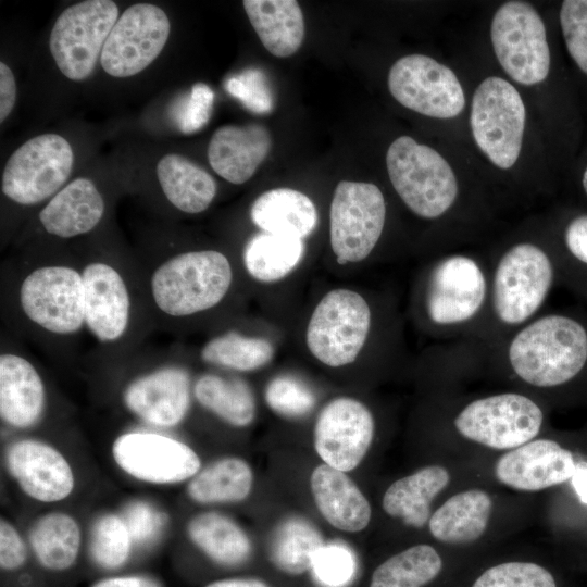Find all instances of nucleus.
Wrapping results in <instances>:
<instances>
[{"label":"nucleus","mask_w":587,"mask_h":587,"mask_svg":"<svg viewBox=\"0 0 587 587\" xmlns=\"http://www.w3.org/2000/svg\"><path fill=\"white\" fill-rule=\"evenodd\" d=\"M388 88L400 104L430 117H454L465 105L462 86L453 71L424 54L397 60L388 74Z\"/></svg>","instance_id":"nucleus-12"},{"label":"nucleus","mask_w":587,"mask_h":587,"mask_svg":"<svg viewBox=\"0 0 587 587\" xmlns=\"http://www.w3.org/2000/svg\"><path fill=\"white\" fill-rule=\"evenodd\" d=\"M232 279V266L223 253L189 251L168 259L154 271L151 292L162 312L187 316L216 305Z\"/></svg>","instance_id":"nucleus-2"},{"label":"nucleus","mask_w":587,"mask_h":587,"mask_svg":"<svg viewBox=\"0 0 587 587\" xmlns=\"http://www.w3.org/2000/svg\"><path fill=\"white\" fill-rule=\"evenodd\" d=\"M271 146L270 132L262 125H225L213 133L208 160L217 175L240 185L253 176Z\"/></svg>","instance_id":"nucleus-22"},{"label":"nucleus","mask_w":587,"mask_h":587,"mask_svg":"<svg viewBox=\"0 0 587 587\" xmlns=\"http://www.w3.org/2000/svg\"><path fill=\"white\" fill-rule=\"evenodd\" d=\"M449 472L441 465H428L394 482L385 491L382 505L386 514L421 528L430 519V503L446 488Z\"/></svg>","instance_id":"nucleus-29"},{"label":"nucleus","mask_w":587,"mask_h":587,"mask_svg":"<svg viewBox=\"0 0 587 587\" xmlns=\"http://www.w3.org/2000/svg\"><path fill=\"white\" fill-rule=\"evenodd\" d=\"M80 542L78 523L63 512L40 516L29 530L30 550L37 566L51 575H62L75 567Z\"/></svg>","instance_id":"nucleus-28"},{"label":"nucleus","mask_w":587,"mask_h":587,"mask_svg":"<svg viewBox=\"0 0 587 587\" xmlns=\"http://www.w3.org/2000/svg\"><path fill=\"white\" fill-rule=\"evenodd\" d=\"M5 464L22 491L36 501H61L74 489L68 461L46 442L35 439L13 442L7 450Z\"/></svg>","instance_id":"nucleus-18"},{"label":"nucleus","mask_w":587,"mask_h":587,"mask_svg":"<svg viewBox=\"0 0 587 587\" xmlns=\"http://www.w3.org/2000/svg\"><path fill=\"white\" fill-rule=\"evenodd\" d=\"M123 399L126 408L146 423L176 426L189 410V375L176 366L159 369L132 382Z\"/></svg>","instance_id":"nucleus-20"},{"label":"nucleus","mask_w":587,"mask_h":587,"mask_svg":"<svg viewBox=\"0 0 587 587\" xmlns=\"http://www.w3.org/2000/svg\"><path fill=\"white\" fill-rule=\"evenodd\" d=\"M118 17V7L111 0L78 2L59 15L50 33L49 48L65 77L78 82L92 74Z\"/></svg>","instance_id":"nucleus-4"},{"label":"nucleus","mask_w":587,"mask_h":587,"mask_svg":"<svg viewBox=\"0 0 587 587\" xmlns=\"http://www.w3.org/2000/svg\"><path fill=\"white\" fill-rule=\"evenodd\" d=\"M583 187H584L585 192L587 193V167L583 175Z\"/></svg>","instance_id":"nucleus-53"},{"label":"nucleus","mask_w":587,"mask_h":587,"mask_svg":"<svg viewBox=\"0 0 587 587\" xmlns=\"http://www.w3.org/2000/svg\"><path fill=\"white\" fill-rule=\"evenodd\" d=\"M554 271L549 257L532 243H519L501 258L494 279V307L507 324L532 316L545 301Z\"/></svg>","instance_id":"nucleus-11"},{"label":"nucleus","mask_w":587,"mask_h":587,"mask_svg":"<svg viewBox=\"0 0 587 587\" xmlns=\"http://www.w3.org/2000/svg\"><path fill=\"white\" fill-rule=\"evenodd\" d=\"M374 430V419L365 404L339 397L328 402L316 419L314 449L323 463L347 473L366 455Z\"/></svg>","instance_id":"nucleus-16"},{"label":"nucleus","mask_w":587,"mask_h":587,"mask_svg":"<svg viewBox=\"0 0 587 587\" xmlns=\"http://www.w3.org/2000/svg\"><path fill=\"white\" fill-rule=\"evenodd\" d=\"M573 454L551 439L530 440L499 458L497 479L516 490L537 491L572 478Z\"/></svg>","instance_id":"nucleus-19"},{"label":"nucleus","mask_w":587,"mask_h":587,"mask_svg":"<svg viewBox=\"0 0 587 587\" xmlns=\"http://www.w3.org/2000/svg\"><path fill=\"white\" fill-rule=\"evenodd\" d=\"M303 252L302 239L263 232L247 242L243 262L254 279L272 283L287 276L300 263Z\"/></svg>","instance_id":"nucleus-36"},{"label":"nucleus","mask_w":587,"mask_h":587,"mask_svg":"<svg viewBox=\"0 0 587 587\" xmlns=\"http://www.w3.org/2000/svg\"><path fill=\"white\" fill-rule=\"evenodd\" d=\"M486 282L477 263L463 255L441 261L433 271L427 312L437 324H455L474 316L484 302Z\"/></svg>","instance_id":"nucleus-17"},{"label":"nucleus","mask_w":587,"mask_h":587,"mask_svg":"<svg viewBox=\"0 0 587 587\" xmlns=\"http://www.w3.org/2000/svg\"><path fill=\"white\" fill-rule=\"evenodd\" d=\"M250 216L264 233L297 239L309 236L317 223L312 200L291 188H275L260 195Z\"/></svg>","instance_id":"nucleus-26"},{"label":"nucleus","mask_w":587,"mask_h":587,"mask_svg":"<svg viewBox=\"0 0 587 587\" xmlns=\"http://www.w3.org/2000/svg\"><path fill=\"white\" fill-rule=\"evenodd\" d=\"M133 539L122 516L104 514L91 529L89 558L103 572L115 573L127 565L133 550Z\"/></svg>","instance_id":"nucleus-39"},{"label":"nucleus","mask_w":587,"mask_h":587,"mask_svg":"<svg viewBox=\"0 0 587 587\" xmlns=\"http://www.w3.org/2000/svg\"><path fill=\"white\" fill-rule=\"evenodd\" d=\"M45 386L35 366L14 353L0 357V415L12 427L28 428L40 419Z\"/></svg>","instance_id":"nucleus-24"},{"label":"nucleus","mask_w":587,"mask_h":587,"mask_svg":"<svg viewBox=\"0 0 587 587\" xmlns=\"http://www.w3.org/2000/svg\"><path fill=\"white\" fill-rule=\"evenodd\" d=\"M310 487L319 512L333 527L358 533L370 524V502L346 472L322 463L312 471Z\"/></svg>","instance_id":"nucleus-23"},{"label":"nucleus","mask_w":587,"mask_h":587,"mask_svg":"<svg viewBox=\"0 0 587 587\" xmlns=\"http://www.w3.org/2000/svg\"><path fill=\"white\" fill-rule=\"evenodd\" d=\"M385 217V199L376 185L339 182L329 213L330 245L337 262L364 260L382 235Z\"/></svg>","instance_id":"nucleus-8"},{"label":"nucleus","mask_w":587,"mask_h":587,"mask_svg":"<svg viewBox=\"0 0 587 587\" xmlns=\"http://www.w3.org/2000/svg\"><path fill=\"white\" fill-rule=\"evenodd\" d=\"M564 242L571 255L587 266V214L578 215L567 224Z\"/></svg>","instance_id":"nucleus-48"},{"label":"nucleus","mask_w":587,"mask_h":587,"mask_svg":"<svg viewBox=\"0 0 587 587\" xmlns=\"http://www.w3.org/2000/svg\"><path fill=\"white\" fill-rule=\"evenodd\" d=\"M20 302L32 322L53 334L76 333L85 323L83 277L68 266L33 271L21 285Z\"/></svg>","instance_id":"nucleus-13"},{"label":"nucleus","mask_w":587,"mask_h":587,"mask_svg":"<svg viewBox=\"0 0 587 587\" xmlns=\"http://www.w3.org/2000/svg\"><path fill=\"white\" fill-rule=\"evenodd\" d=\"M103 212L104 201L95 184L78 177L51 198L39 220L47 233L70 238L93 229Z\"/></svg>","instance_id":"nucleus-25"},{"label":"nucleus","mask_w":587,"mask_h":587,"mask_svg":"<svg viewBox=\"0 0 587 587\" xmlns=\"http://www.w3.org/2000/svg\"><path fill=\"white\" fill-rule=\"evenodd\" d=\"M442 560L429 545L412 546L380 563L369 587H423L441 571Z\"/></svg>","instance_id":"nucleus-37"},{"label":"nucleus","mask_w":587,"mask_h":587,"mask_svg":"<svg viewBox=\"0 0 587 587\" xmlns=\"http://www.w3.org/2000/svg\"><path fill=\"white\" fill-rule=\"evenodd\" d=\"M90 587H165L163 582L147 573L111 574L96 580Z\"/></svg>","instance_id":"nucleus-49"},{"label":"nucleus","mask_w":587,"mask_h":587,"mask_svg":"<svg viewBox=\"0 0 587 587\" xmlns=\"http://www.w3.org/2000/svg\"><path fill=\"white\" fill-rule=\"evenodd\" d=\"M74 154L57 134L36 136L9 158L2 174V192L16 203L36 204L55 193L71 175Z\"/></svg>","instance_id":"nucleus-9"},{"label":"nucleus","mask_w":587,"mask_h":587,"mask_svg":"<svg viewBox=\"0 0 587 587\" xmlns=\"http://www.w3.org/2000/svg\"><path fill=\"white\" fill-rule=\"evenodd\" d=\"M112 454L126 474L157 485L191 479L201 467L199 455L188 445L152 432L122 434L112 446Z\"/></svg>","instance_id":"nucleus-15"},{"label":"nucleus","mask_w":587,"mask_h":587,"mask_svg":"<svg viewBox=\"0 0 587 587\" xmlns=\"http://www.w3.org/2000/svg\"><path fill=\"white\" fill-rule=\"evenodd\" d=\"M311 572L328 587H340L349 582L354 572L353 557L342 546H323L316 553Z\"/></svg>","instance_id":"nucleus-45"},{"label":"nucleus","mask_w":587,"mask_h":587,"mask_svg":"<svg viewBox=\"0 0 587 587\" xmlns=\"http://www.w3.org/2000/svg\"><path fill=\"white\" fill-rule=\"evenodd\" d=\"M525 107L509 82L490 76L477 87L471 107V128L478 148L498 167L516 162L525 127Z\"/></svg>","instance_id":"nucleus-5"},{"label":"nucleus","mask_w":587,"mask_h":587,"mask_svg":"<svg viewBox=\"0 0 587 587\" xmlns=\"http://www.w3.org/2000/svg\"><path fill=\"white\" fill-rule=\"evenodd\" d=\"M134 544L147 545L161 532L163 519L161 512L146 501H134L126 505L123 513Z\"/></svg>","instance_id":"nucleus-46"},{"label":"nucleus","mask_w":587,"mask_h":587,"mask_svg":"<svg viewBox=\"0 0 587 587\" xmlns=\"http://www.w3.org/2000/svg\"><path fill=\"white\" fill-rule=\"evenodd\" d=\"M28 548L17 529L7 520L0 522V567L5 575H11L27 567Z\"/></svg>","instance_id":"nucleus-47"},{"label":"nucleus","mask_w":587,"mask_h":587,"mask_svg":"<svg viewBox=\"0 0 587 587\" xmlns=\"http://www.w3.org/2000/svg\"><path fill=\"white\" fill-rule=\"evenodd\" d=\"M85 324L102 342L118 339L127 328L130 301L124 279L111 265L89 263L82 273Z\"/></svg>","instance_id":"nucleus-21"},{"label":"nucleus","mask_w":587,"mask_h":587,"mask_svg":"<svg viewBox=\"0 0 587 587\" xmlns=\"http://www.w3.org/2000/svg\"><path fill=\"white\" fill-rule=\"evenodd\" d=\"M560 23L571 57L587 74V0L564 1Z\"/></svg>","instance_id":"nucleus-43"},{"label":"nucleus","mask_w":587,"mask_h":587,"mask_svg":"<svg viewBox=\"0 0 587 587\" xmlns=\"http://www.w3.org/2000/svg\"><path fill=\"white\" fill-rule=\"evenodd\" d=\"M171 32L166 13L158 5L137 3L114 24L101 52L107 74L124 78L148 67L163 50Z\"/></svg>","instance_id":"nucleus-14"},{"label":"nucleus","mask_w":587,"mask_h":587,"mask_svg":"<svg viewBox=\"0 0 587 587\" xmlns=\"http://www.w3.org/2000/svg\"><path fill=\"white\" fill-rule=\"evenodd\" d=\"M386 164L395 190L416 215L435 218L453 204L458 195L455 175L433 148L401 136L389 146Z\"/></svg>","instance_id":"nucleus-3"},{"label":"nucleus","mask_w":587,"mask_h":587,"mask_svg":"<svg viewBox=\"0 0 587 587\" xmlns=\"http://www.w3.org/2000/svg\"><path fill=\"white\" fill-rule=\"evenodd\" d=\"M226 91L254 113H268L274 107V97L264 73L258 68H246L226 79Z\"/></svg>","instance_id":"nucleus-42"},{"label":"nucleus","mask_w":587,"mask_h":587,"mask_svg":"<svg viewBox=\"0 0 587 587\" xmlns=\"http://www.w3.org/2000/svg\"><path fill=\"white\" fill-rule=\"evenodd\" d=\"M491 510L492 501L484 490L455 494L430 515L429 532L435 539L446 544L475 541L486 530Z\"/></svg>","instance_id":"nucleus-31"},{"label":"nucleus","mask_w":587,"mask_h":587,"mask_svg":"<svg viewBox=\"0 0 587 587\" xmlns=\"http://www.w3.org/2000/svg\"><path fill=\"white\" fill-rule=\"evenodd\" d=\"M369 304L358 292L335 289L315 307L307 329V345L322 363L338 367L353 362L367 338Z\"/></svg>","instance_id":"nucleus-7"},{"label":"nucleus","mask_w":587,"mask_h":587,"mask_svg":"<svg viewBox=\"0 0 587 587\" xmlns=\"http://www.w3.org/2000/svg\"><path fill=\"white\" fill-rule=\"evenodd\" d=\"M267 405L286 417H300L308 414L315 404L313 391L301 380L282 375L273 378L264 392Z\"/></svg>","instance_id":"nucleus-41"},{"label":"nucleus","mask_w":587,"mask_h":587,"mask_svg":"<svg viewBox=\"0 0 587 587\" xmlns=\"http://www.w3.org/2000/svg\"><path fill=\"white\" fill-rule=\"evenodd\" d=\"M491 42L505 73L522 85L542 82L550 68L546 28L537 11L523 1H509L495 13Z\"/></svg>","instance_id":"nucleus-6"},{"label":"nucleus","mask_w":587,"mask_h":587,"mask_svg":"<svg viewBox=\"0 0 587 587\" xmlns=\"http://www.w3.org/2000/svg\"><path fill=\"white\" fill-rule=\"evenodd\" d=\"M571 480L579 500L587 504V469L576 466Z\"/></svg>","instance_id":"nucleus-52"},{"label":"nucleus","mask_w":587,"mask_h":587,"mask_svg":"<svg viewBox=\"0 0 587 587\" xmlns=\"http://www.w3.org/2000/svg\"><path fill=\"white\" fill-rule=\"evenodd\" d=\"M509 359L514 372L530 385L566 384L587 365V327L567 315L544 316L514 337Z\"/></svg>","instance_id":"nucleus-1"},{"label":"nucleus","mask_w":587,"mask_h":587,"mask_svg":"<svg viewBox=\"0 0 587 587\" xmlns=\"http://www.w3.org/2000/svg\"><path fill=\"white\" fill-rule=\"evenodd\" d=\"M193 394L203 408L232 426L246 427L255 417L254 397L243 380L205 374L196 382Z\"/></svg>","instance_id":"nucleus-35"},{"label":"nucleus","mask_w":587,"mask_h":587,"mask_svg":"<svg viewBox=\"0 0 587 587\" xmlns=\"http://www.w3.org/2000/svg\"><path fill=\"white\" fill-rule=\"evenodd\" d=\"M214 103L213 90L203 83H197L188 95L177 101L173 118L184 134H193L209 122Z\"/></svg>","instance_id":"nucleus-44"},{"label":"nucleus","mask_w":587,"mask_h":587,"mask_svg":"<svg viewBox=\"0 0 587 587\" xmlns=\"http://www.w3.org/2000/svg\"><path fill=\"white\" fill-rule=\"evenodd\" d=\"M541 409L519 394L477 399L455 417L454 426L465 438L486 447L505 450L530 441L540 430Z\"/></svg>","instance_id":"nucleus-10"},{"label":"nucleus","mask_w":587,"mask_h":587,"mask_svg":"<svg viewBox=\"0 0 587 587\" xmlns=\"http://www.w3.org/2000/svg\"><path fill=\"white\" fill-rule=\"evenodd\" d=\"M203 587H271L264 579L254 576H229L214 579Z\"/></svg>","instance_id":"nucleus-51"},{"label":"nucleus","mask_w":587,"mask_h":587,"mask_svg":"<svg viewBox=\"0 0 587 587\" xmlns=\"http://www.w3.org/2000/svg\"><path fill=\"white\" fill-rule=\"evenodd\" d=\"M16 98V84L11 68L0 63V122L12 112Z\"/></svg>","instance_id":"nucleus-50"},{"label":"nucleus","mask_w":587,"mask_h":587,"mask_svg":"<svg viewBox=\"0 0 587 587\" xmlns=\"http://www.w3.org/2000/svg\"><path fill=\"white\" fill-rule=\"evenodd\" d=\"M323 546L321 533L310 521L289 516L274 529L268 558L280 572L298 576L311 571L314 558Z\"/></svg>","instance_id":"nucleus-34"},{"label":"nucleus","mask_w":587,"mask_h":587,"mask_svg":"<svg viewBox=\"0 0 587 587\" xmlns=\"http://www.w3.org/2000/svg\"><path fill=\"white\" fill-rule=\"evenodd\" d=\"M472 587H557V584L541 565L515 561L487 569Z\"/></svg>","instance_id":"nucleus-40"},{"label":"nucleus","mask_w":587,"mask_h":587,"mask_svg":"<svg viewBox=\"0 0 587 587\" xmlns=\"http://www.w3.org/2000/svg\"><path fill=\"white\" fill-rule=\"evenodd\" d=\"M253 472L239 457L218 459L200 470L187 486L188 497L201 504L235 503L251 492Z\"/></svg>","instance_id":"nucleus-33"},{"label":"nucleus","mask_w":587,"mask_h":587,"mask_svg":"<svg viewBox=\"0 0 587 587\" xmlns=\"http://www.w3.org/2000/svg\"><path fill=\"white\" fill-rule=\"evenodd\" d=\"M273 355L274 348L268 340L236 332L211 339L201 350L203 361L243 372L266 365Z\"/></svg>","instance_id":"nucleus-38"},{"label":"nucleus","mask_w":587,"mask_h":587,"mask_svg":"<svg viewBox=\"0 0 587 587\" xmlns=\"http://www.w3.org/2000/svg\"><path fill=\"white\" fill-rule=\"evenodd\" d=\"M187 534L197 549L218 566L237 569L252 555V542L247 533L224 514L195 515L187 524Z\"/></svg>","instance_id":"nucleus-30"},{"label":"nucleus","mask_w":587,"mask_h":587,"mask_svg":"<svg viewBox=\"0 0 587 587\" xmlns=\"http://www.w3.org/2000/svg\"><path fill=\"white\" fill-rule=\"evenodd\" d=\"M157 175L167 200L185 213L204 211L215 197L214 178L180 154H165L157 165Z\"/></svg>","instance_id":"nucleus-32"},{"label":"nucleus","mask_w":587,"mask_h":587,"mask_svg":"<svg viewBox=\"0 0 587 587\" xmlns=\"http://www.w3.org/2000/svg\"><path fill=\"white\" fill-rule=\"evenodd\" d=\"M247 16L265 49L275 57L287 58L301 47L304 20L295 0H245Z\"/></svg>","instance_id":"nucleus-27"}]
</instances>
